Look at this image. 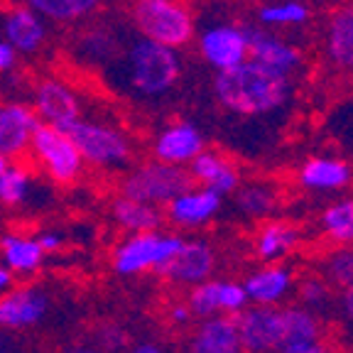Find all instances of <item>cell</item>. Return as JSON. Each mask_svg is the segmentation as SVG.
<instances>
[{"instance_id": "2", "label": "cell", "mask_w": 353, "mask_h": 353, "mask_svg": "<svg viewBox=\"0 0 353 353\" xmlns=\"http://www.w3.org/2000/svg\"><path fill=\"white\" fill-rule=\"evenodd\" d=\"M182 61L172 47L152 39H138L128 52V79L130 86L143 96L167 94L179 79Z\"/></svg>"}, {"instance_id": "33", "label": "cell", "mask_w": 353, "mask_h": 353, "mask_svg": "<svg viewBox=\"0 0 353 353\" xmlns=\"http://www.w3.org/2000/svg\"><path fill=\"white\" fill-rule=\"evenodd\" d=\"M275 206V194L268 187H245L238 194V209L245 211L248 216H265Z\"/></svg>"}, {"instance_id": "4", "label": "cell", "mask_w": 353, "mask_h": 353, "mask_svg": "<svg viewBox=\"0 0 353 353\" xmlns=\"http://www.w3.org/2000/svg\"><path fill=\"white\" fill-rule=\"evenodd\" d=\"M37 162L44 167V172L54 179V182L69 184L81 174L83 157L79 152L77 143L72 140V135L61 128H54L50 123H37L30 140Z\"/></svg>"}, {"instance_id": "21", "label": "cell", "mask_w": 353, "mask_h": 353, "mask_svg": "<svg viewBox=\"0 0 353 353\" xmlns=\"http://www.w3.org/2000/svg\"><path fill=\"white\" fill-rule=\"evenodd\" d=\"M110 214L118 226L125 228L130 233H143V231H157V226L162 223V214L157 211L154 204H145L138 199L130 196H118L110 206Z\"/></svg>"}, {"instance_id": "42", "label": "cell", "mask_w": 353, "mask_h": 353, "mask_svg": "<svg viewBox=\"0 0 353 353\" xmlns=\"http://www.w3.org/2000/svg\"><path fill=\"white\" fill-rule=\"evenodd\" d=\"M343 312H346V316L353 321V285H348L346 292H343Z\"/></svg>"}, {"instance_id": "6", "label": "cell", "mask_w": 353, "mask_h": 353, "mask_svg": "<svg viewBox=\"0 0 353 353\" xmlns=\"http://www.w3.org/2000/svg\"><path fill=\"white\" fill-rule=\"evenodd\" d=\"M194 179L189 172L179 165H167V162H152L143 165L123 182V194L130 199H138L145 204H170L176 194L192 189Z\"/></svg>"}, {"instance_id": "13", "label": "cell", "mask_w": 353, "mask_h": 353, "mask_svg": "<svg viewBox=\"0 0 353 353\" xmlns=\"http://www.w3.org/2000/svg\"><path fill=\"white\" fill-rule=\"evenodd\" d=\"M221 209V194L214 189H187L167 204V216L174 226L196 228L209 223Z\"/></svg>"}, {"instance_id": "30", "label": "cell", "mask_w": 353, "mask_h": 353, "mask_svg": "<svg viewBox=\"0 0 353 353\" xmlns=\"http://www.w3.org/2000/svg\"><path fill=\"white\" fill-rule=\"evenodd\" d=\"M30 192V174L22 167H8L0 174V201L6 206H17Z\"/></svg>"}, {"instance_id": "7", "label": "cell", "mask_w": 353, "mask_h": 353, "mask_svg": "<svg viewBox=\"0 0 353 353\" xmlns=\"http://www.w3.org/2000/svg\"><path fill=\"white\" fill-rule=\"evenodd\" d=\"M66 132L72 135L83 162H88V165L123 167L130 160V143H128L125 135L121 130H116V128L79 118Z\"/></svg>"}, {"instance_id": "3", "label": "cell", "mask_w": 353, "mask_h": 353, "mask_svg": "<svg viewBox=\"0 0 353 353\" xmlns=\"http://www.w3.org/2000/svg\"><path fill=\"white\" fill-rule=\"evenodd\" d=\"M132 25L145 39L165 47H184L194 34L192 12L179 0H135Z\"/></svg>"}, {"instance_id": "1", "label": "cell", "mask_w": 353, "mask_h": 353, "mask_svg": "<svg viewBox=\"0 0 353 353\" xmlns=\"http://www.w3.org/2000/svg\"><path fill=\"white\" fill-rule=\"evenodd\" d=\"M221 105L241 116H263L285 105L290 99V81L282 74L245 59L231 69H221L214 81Z\"/></svg>"}, {"instance_id": "25", "label": "cell", "mask_w": 353, "mask_h": 353, "mask_svg": "<svg viewBox=\"0 0 353 353\" xmlns=\"http://www.w3.org/2000/svg\"><path fill=\"white\" fill-rule=\"evenodd\" d=\"M329 54L343 69H353V8L339 10L329 25Z\"/></svg>"}, {"instance_id": "34", "label": "cell", "mask_w": 353, "mask_h": 353, "mask_svg": "<svg viewBox=\"0 0 353 353\" xmlns=\"http://www.w3.org/2000/svg\"><path fill=\"white\" fill-rule=\"evenodd\" d=\"M329 277L336 285H353V250H339L329 258Z\"/></svg>"}, {"instance_id": "46", "label": "cell", "mask_w": 353, "mask_h": 353, "mask_svg": "<svg viewBox=\"0 0 353 353\" xmlns=\"http://www.w3.org/2000/svg\"><path fill=\"white\" fill-rule=\"evenodd\" d=\"M0 346H3V339H0Z\"/></svg>"}, {"instance_id": "16", "label": "cell", "mask_w": 353, "mask_h": 353, "mask_svg": "<svg viewBox=\"0 0 353 353\" xmlns=\"http://www.w3.org/2000/svg\"><path fill=\"white\" fill-rule=\"evenodd\" d=\"M6 39L15 47L17 54H34L42 50L47 30H44L39 12H34L25 3L12 6L6 15Z\"/></svg>"}, {"instance_id": "29", "label": "cell", "mask_w": 353, "mask_h": 353, "mask_svg": "<svg viewBox=\"0 0 353 353\" xmlns=\"http://www.w3.org/2000/svg\"><path fill=\"white\" fill-rule=\"evenodd\" d=\"M189 309L196 316H214L221 312V280H204L194 285L189 294Z\"/></svg>"}, {"instance_id": "19", "label": "cell", "mask_w": 353, "mask_h": 353, "mask_svg": "<svg viewBox=\"0 0 353 353\" xmlns=\"http://www.w3.org/2000/svg\"><path fill=\"white\" fill-rule=\"evenodd\" d=\"M0 260L12 272L28 275L42 265L44 250L37 243V238L20 236V233H3L0 236Z\"/></svg>"}, {"instance_id": "14", "label": "cell", "mask_w": 353, "mask_h": 353, "mask_svg": "<svg viewBox=\"0 0 353 353\" xmlns=\"http://www.w3.org/2000/svg\"><path fill=\"white\" fill-rule=\"evenodd\" d=\"M245 37H248V57L265 69L290 77V72L299 66V59H302L299 52L275 34L263 32V30H245Z\"/></svg>"}, {"instance_id": "43", "label": "cell", "mask_w": 353, "mask_h": 353, "mask_svg": "<svg viewBox=\"0 0 353 353\" xmlns=\"http://www.w3.org/2000/svg\"><path fill=\"white\" fill-rule=\"evenodd\" d=\"M128 353H165V351L160 346H154V343H140V346H135Z\"/></svg>"}, {"instance_id": "40", "label": "cell", "mask_w": 353, "mask_h": 353, "mask_svg": "<svg viewBox=\"0 0 353 353\" xmlns=\"http://www.w3.org/2000/svg\"><path fill=\"white\" fill-rule=\"evenodd\" d=\"M189 316H192L189 304H174V307L170 309V319L174 321V324H187Z\"/></svg>"}, {"instance_id": "11", "label": "cell", "mask_w": 353, "mask_h": 353, "mask_svg": "<svg viewBox=\"0 0 353 353\" xmlns=\"http://www.w3.org/2000/svg\"><path fill=\"white\" fill-rule=\"evenodd\" d=\"M201 54L216 69H231L248 59V37L245 30L231 28V25H219L201 34Z\"/></svg>"}, {"instance_id": "22", "label": "cell", "mask_w": 353, "mask_h": 353, "mask_svg": "<svg viewBox=\"0 0 353 353\" xmlns=\"http://www.w3.org/2000/svg\"><path fill=\"white\" fill-rule=\"evenodd\" d=\"M292 277L285 268H265L260 272H253L248 280L243 282L248 302L255 304H275L290 292Z\"/></svg>"}, {"instance_id": "17", "label": "cell", "mask_w": 353, "mask_h": 353, "mask_svg": "<svg viewBox=\"0 0 353 353\" xmlns=\"http://www.w3.org/2000/svg\"><path fill=\"white\" fill-rule=\"evenodd\" d=\"M204 150V138L189 123H176L167 130L160 132V138L154 143V157L167 165H187Z\"/></svg>"}, {"instance_id": "12", "label": "cell", "mask_w": 353, "mask_h": 353, "mask_svg": "<svg viewBox=\"0 0 353 353\" xmlns=\"http://www.w3.org/2000/svg\"><path fill=\"white\" fill-rule=\"evenodd\" d=\"M39 118L25 103L0 105V154L17 157L30 148Z\"/></svg>"}, {"instance_id": "39", "label": "cell", "mask_w": 353, "mask_h": 353, "mask_svg": "<svg viewBox=\"0 0 353 353\" xmlns=\"http://www.w3.org/2000/svg\"><path fill=\"white\" fill-rule=\"evenodd\" d=\"M37 243L42 245V250H44V255L47 253H57V250L61 248V236L59 233H52V231H47V233H39L37 236Z\"/></svg>"}, {"instance_id": "35", "label": "cell", "mask_w": 353, "mask_h": 353, "mask_svg": "<svg viewBox=\"0 0 353 353\" xmlns=\"http://www.w3.org/2000/svg\"><path fill=\"white\" fill-rule=\"evenodd\" d=\"M248 304L245 287L238 282H221V312H241Z\"/></svg>"}, {"instance_id": "37", "label": "cell", "mask_w": 353, "mask_h": 353, "mask_svg": "<svg viewBox=\"0 0 353 353\" xmlns=\"http://www.w3.org/2000/svg\"><path fill=\"white\" fill-rule=\"evenodd\" d=\"M280 353H329L319 341H294V343H285V346L277 348Z\"/></svg>"}, {"instance_id": "41", "label": "cell", "mask_w": 353, "mask_h": 353, "mask_svg": "<svg viewBox=\"0 0 353 353\" xmlns=\"http://www.w3.org/2000/svg\"><path fill=\"white\" fill-rule=\"evenodd\" d=\"M12 280H15V272L6 265H0V292H8L12 287Z\"/></svg>"}, {"instance_id": "15", "label": "cell", "mask_w": 353, "mask_h": 353, "mask_svg": "<svg viewBox=\"0 0 353 353\" xmlns=\"http://www.w3.org/2000/svg\"><path fill=\"white\" fill-rule=\"evenodd\" d=\"M50 302L47 294L39 290L25 287V290H8L0 297V326L8 329H25L34 326L44 316Z\"/></svg>"}, {"instance_id": "27", "label": "cell", "mask_w": 353, "mask_h": 353, "mask_svg": "<svg viewBox=\"0 0 353 353\" xmlns=\"http://www.w3.org/2000/svg\"><path fill=\"white\" fill-rule=\"evenodd\" d=\"M282 326H285V341H282V346L294 341H314L319 336L316 319L309 314L307 309H299V307L282 309Z\"/></svg>"}, {"instance_id": "9", "label": "cell", "mask_w": 353, "mask_h": 353, "mask_svg": "<svg viewBox=\"0 0 353 353\" xmlns=\"http://www.w3.org/2000/svg\"><path fill=\"white\" fill-rule=\"evenodd\" d=\"M34 113L42 123L69 130L81 118V101L61 79H42L34 86Z\"/></svg>"}, {"instance_id": "10", "label": "cell", "mask_w": 353, "mask_h": 353, "mask_svg": "<svg viewBox=\"0 0 353 353\" xmlns=\"http://www.w3.org/2000/svg\"><path fill=\"white\" fill-rule=\"evenodd\" d=\"M211 272H214V253L209 245L201 241H184L182 248L162 265L157 275L179 285H199L209 280Z\"/></svg>"}, {"instance_id": "18", "label": "cell", "mask_w": 353, "mask_h": 353, "mask_svg": "<svg viewBox=\"0 0 353 353\" xmlns=\"http://www.w3.org/2000/svg\"><path fill=\"white\" fill-rule=\"evenodd\" d=\"M236 319L206 316L192 339V353H241Z\"/></svg>"}, {"instance_id": "38", "label": "cell", "mask_w": 353, "mask_h": 353, "mask_svg": "<svg viewBox=\"0 0 353 353\" xmlns=\"http://www.w3.org/2000/svg\"><path fill=\"white\" fill-rule=\"evenodd\" d=\"M17 61V52L8 39H0V74L10 72Z\"/></svg>"}, {"instance_id": "24", "label": "cell", "mask_w": 353, "mask_h": 353, "mask_svg": "<svg viewBox=\"0 0 353 353\" xmlns=\"http://www.w3.org/2000/svg\"><path fill=\"white\" fill-rule=\"evenodd\" d=\"M20 3H28L34 12L54 22H77L94 15L103 0H20Z\"/></svg>"}, {"instance_id": "44", "label": "cell", "mask_w": 353, "mask_h": 353, "mask_svg": "<svg viewBox=\"0 0 353 353\" xmlns=\"http://www.w3.org/2000/svg\"><path fill=\"white\" fill-rule=\"evenodd\" d=\"M66 353H101L96 348H88V346H77V348H69Z\"/></svg>"}, {"instance_id": "45", "label": "cell", "mask_w": 353, "mask_h": 353, "mask_svg": "<svg viewBox=\"0 0 353 353\" xmlns=\"http://www.w3.org/2000/svg\"><path fill=\"white\" fill-rule=\"evenodd\" d=\"M8 167H10V157H6V154H0V174H3V172H6Z\"/></svg>"}, {"instance_id": "8", "label": "cell", "mask_w": 353, "mask_h": 353, "mask_svg": "<svg viewBox=\"0 0 353 353\" xmlns=\"http://www.w3.org/2000/svg\"><path fill=\"white\" fill-rule=\"evenodd\" d=\"M241 346L250 353H270L285 341V326H282V309L272 304H258L253 309H241L236 319Z\"/></svg>"}, {"instance_id": "26", "label": "cell", "mask_w": 353, "mask_h": 353, "mask_svg": "<svg viewBox=\"0 0 353 353\" xmlns=\"http://www.w3.org/2000/svg\"><path fill=\"white\" fill-rule=\"evenodd\" d=\"M294 243H297L294 228L285 223H268L258 236V253L265 260H275L282 258L287 250H292Z\"/></svg>"}, {"instance_id": "31", "label": "cell", "mask_w": 353, "mask_h": 353, "mask_svg": "<svg viewBox=\"0 0 353 353\" xmlns=\"http://www.w3.org/2000/svg\"><path fill=\"white\" fill-rule=\"evenodd\" d=\"M324 228L331 238L341 243L353 241V201H341L326 209L324 214Z\"/></svg>"}, {"instance_id": "23", "label": "cell", "mask_w": 353, "mask_h": 353, "mask_svg": "<svg viewBox=\"0 0 353 353\" xmlns=\"http://www.w3.org/2000/svg\"><path fill=\"white\" fill-rule=\"evenodd\" d=\"M299 182L309 189H341L351 182V167L331 157H314L302 167Z\"/></svg>"}, {"instance_id": "32", "label": "cell", "mask_w": 353, "mask_h": 353, "mask_svg": "<svg viewBox=\"0 0 353 353\" xmlns=\"http://www.w3.org/2000/svg\"><path fill=\"white\" fill-rule=\"evenodd\" d=\"M307 17V6H302L297 0H287V3H277V6H265L260 10V22H265V25H299Z\"/></svg>"}, {"instance_id": "36", "label": "cell", "mask_w": 353, "mask_h": 353, "mask_svg": "<svg viewBox=\"0 0 353 353\" xmlns=\"http://www.w3.org/2000/svg\"><path fill=\"white\" fill-rule=\"evenodd\" d=\"M302 299L307 304H324L326 299V287L319 280H307L302 285Z\"/></svg>"}, {"instance_id": "20", "label": "cell", "mask_w": 353, "mask_h": 353, "mask_svg": "<svg viewBox=\"0 0 353 353\" xmlns=\"http://www.w3.org/2000/svg\"><path fill=\"white\" fill-rule=\"evenodd\" d=\"M192 179H196V182H204L209 189H214V192H219L221 196L228 192H233V189L238 187V174L236 170H233L231 165H228L223 157H219V154L214 152H201L194 157L192 162Z\"/></svg>"}, {"instance_id": "28", "label": "cell", "mask_w": 353, "mask_h": 353, "mask_svg": "<svg viewBox=\"0 0 353 353\" xmlns=\"http://www.w3.org/2000/svg\"><path fill=\"white\" fill-rule=\"evenodd\" d=\"M79 50H81V54L86 59L96 61V64H105V61H110L116 57L118 42L105 28H91L79 39Z\"/></svg>"}, {"instance_id": "5", "label": "cell", "mask_w": 353, "mask_h": 353, "mask_svg": "<svg viewBox=\"0 0 353 353\" xmlns=\"http://www.w3.org/2000/svg\"><path fill=\"white\" fill-rule=\"evenodd\" d=\"M182 238L172 233L143 231L132 233L113 253V265L121 275H138L145 270H160L162 265L182 248Z\"/></svg>"}]
</instances>
